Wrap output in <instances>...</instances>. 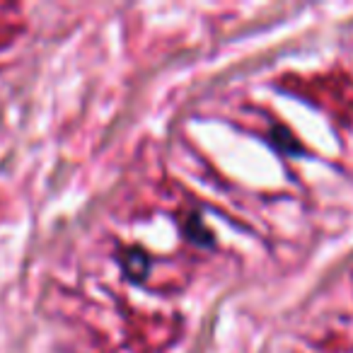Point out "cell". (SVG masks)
<instances>
[{
	"label": "cell",
	"instance_id": "6da1fadb",
	"mask_svg": "<svg viewBox=\"0 0 353 353\" xmlns=\"http://www.w3.org/2000/svg\"><path fill=\"white\" fill-rule=\"evenodd\" d=\"M123 266H126V271H128V276H133V279H141L143 274H145V269H148V256L143 254L141 250H133L131 254H126L123 256Z\"/></svg>",
	"mask_w": 353,
	"mask_h": 353
}]
</instances>
